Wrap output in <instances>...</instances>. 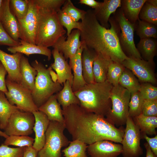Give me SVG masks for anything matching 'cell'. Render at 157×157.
I'll list each match as a JSON object with an SVG mask.
<instances>
[{"instance_id": "6da1fadb", "label": "cell", "mask_w": 157, "mask_h": 157, "mask_svg": "<svg viewBox=\"0 0 157 157\" xmlns=\"http://www.w3.org/2000/svg\"><path fill=\"white\" fill-rule=\"evenodd\" d=\"M65 129L73 140H80L87 145L107 140L121 144L125 129L117 128L105 117L72 104L62 109Z\"/></svg>"}, {"instance_id": "7a4b0ae2", "label": "cell", "mask_w": 157, "mask_h": 157, "mask_svg": "<svg viewBox=\"0 0 157 157\" xmlns=\"http://www.w3.org/2000/svg\"><path fill=\"white\" fill-rule=\"evenodd\" d=\"M81 41L87 47L122 63L128 57L123 51L113 27L107 29L97 19L93 10H88L81 20Z\"/></svg>"}, {"instance_id": "3957f363", "label": "cell", "mask_w": 157, "mask_h": 157, "mask_svg": "<svg viewBox=\"0 0 157 157\" xmlns=\"http://www.w3.org/2000/svg\"><path fill=\"white\" fill-rule=\"evenodd\" d=\"M113 87L106 80L102 83L86 84L74 93L82 108L88 112L105 117L111 109L110 95Z\"/></svg>"}, {"instance_id": "277c9868", "label": "cell", "mask_w": 157, "mask_h": 157, "mask_svg": "<svg viewBox=\"0 0 157 157\" xmlns=\"http://www.w3.org/2000/svg\"><path fill=\"white\" fill-rule=\"evenodd\" d=\"M66 33L57 12L39 8L35 44L47 48L53 47Z\"/></svg>"}, {"instance_id": "5b68a950", "label": "cell", "mask_w": 157, "mask_h": 157, "mask_svg": "<svg viewBox=\"0 0 157 157\" xmlns=\"http://www.w3.org/2000/svg\"><path fill=\"white\" fill-rule=\"evenodd\" d=\"M108 22L114 28L124 54L128 57L142 59L134 40L136 24H132L126 19L120 8L110 16Z\"/></svg>"}, {"instance_id": "8992f818", "label": "cell", "mask_w": 157, "mask_h": 157, "mask_svg": "<svg viewBox=\"0 0 157 157\" xmlns=\"http://www.w3.org/2000/svg\"><path fill=\"white\" fill-rule=\"evenodd\" d=\"M32 66L38 72L31 94L33 101L38 108L52 95L61 90L62 85L54 82L50 74V67L47 68L41 62L35 60Z\"/></svg>"}, {"instance_id": "52a82bcc", "label": "cell", "mask_w": 157, "mask_h": 157, "mask_svg": "<svg viewBox=\"0 0 157 157\" xmlns=\"http://www.w3.org/2000/svg\"><path fill=\"white\" fill-rule=\"evenodd\" d=\"M131 93L118 84L113 86L110 98L112 106L106 118L115 126L125 125L129 116V104Z\"/></svg>"}, {"instance_id": "ba28073f", "label": "cell", "mask_w": 157, "mask_h": 157, "mask_svg": "<svg viewBox=\"0 0 157 157\" xmlns=\"http://www.w3.org/2000/svg\"><path fill=\"white\" fill-rule=\"evenodd\" d=\"M64 124L50 121L45 133V142L38 151V157H61V149L68 146L69 142L65 135Z\"/></svg>"}, {"instance_id": "9c48e42d", "label": "cell", "mask_w": 157, "mask_h": 157, "mask_svg": "<svg viewBox=\"0 0 157 157\" xmlns=\"http://www.w3.org/2000/svg\"><path fill=\"white\" fill-rule=\"evenodd\" d=\"M6 83L8 91L5 94L11 105H15L23 111L33 113L38 110L33 100L31 91L20 83L7 78Z\"/></svg>"}, {"instance_id": "30bf717a", "label": "cell", "mask_w": 157, "mask_h": 157, "mask_svg": "<svg viewBox=\"0 0 157 157\" xmlns=\"http://www.w3.org/2000/svg\"><path fill=\"white\" fill-rule=\"evenodd\" d=\"M121 144L123 157H138L143 153L140 145V131L133 118L129 116Z\"/></svg>"}, {"instance_id": "8fae6325", "label": "cell", "mask_w": 157, "mask_h": 157, "mask_svg": "<svg viewBox=\"0 0 157 157\" xmlns=\"http://www.w3.org/2000/svg\"><path fill=\"white\" fill-rule=\"evenodd\" d=\"M35 122L32 113L19 110L11 116L4 132L8 136H28L33 133Z\"/></svg>"}, {"instance_id": "7c38bea8", "label": "cell", "mask_w": 157, "mask_h": 157, "mask_svg": "<svg viewBox=\"0 0 157 157\" xmlns=\"http://www.w3.org/2000/svg\"><path fill=\"white\" fill-rule=\"evenodd\" d=\"M130 70L141 81L155 84L156 79L154 69V62L146 61L142 59L128 57L122 63Z\"/></svg>"}, {"instance_id": "4fadbf2b", "label": "cell", "mask_w": 157, "mask_h": 157, "mask_svg": "<svg viewBox=\"0 0 157 157\" xmlns=\"http://www.w3.org/2000/svg\"><path fill=\"white\" fill-rule=\"evenodd\" d=\"M28 0V9L23 19L18 20L19 23L20 40L35 44L39 8L33 0Z\"/></svg>"}, {"instance_id": "5bb4252c", "label": "cell", "mask_w": 157, "mask_h": 157, "mask_svg": "<svg viewBox=\"0 0 157 157\" xmlns=\"http://www.w3.org/2000/svg\"><path fill=\"white\" fill-rule=\"evenodd\" d=\"M80 32L77 29L73 30L66 40L65 36L60 37L52 47L62 53L66 60L75 55L81 47L82 42L80 40Z\"/></svg>"}, {"instance_id": "9a60e30c", "label": "cell", "mask_w": 157, "mask_h": 157, "mask_svg": "<svg viewBox=\"0 0 157 157\" xmlns=\"http://www.w3.org/2000/svg\"><path fill=\"white\" fill-rule=\"evenodd\" d=\"M9 0H3L0 13V22L9 36L14 40L19 42L21 33L19 22L11 12Z\"/></svg>"}, {"instance_id": "2e32d148", "label": "cell", "mask_w": 157, "mask_h": 157, "mask_svg": "<svg viewBox=\"0 0 157 157\" xmlns=\"http://www.w3.org/2000/svg\"><path fill=\"white\" fill-rule=\"evenodd\" d=\"M91 157H117L122 152V145L113 142L101 140L88 145L87 150Z\"/></svg>"}, {"instance_id": "e0dca14e", "label": "cell", "mask_w": 157, "mask_h": 157, "mask_svg": "<svg viewBox=\"0 0 157 157\" xmlns=\"http://www.w3.org/2000/svg\"><path fill=\"white\" fill-rule=\"evenodd\" d=\"M22 54L18 52L10 54L0 49V62L7 71L6 78L19 83L21 80L19 63Z\"/></svg>"}, {"instance_id": "ac0fdd59", "label": "cell", "mask_w": 157, "mask_h": 157, "mask_svg": "<svg viewBox=\"0 0 157 157\" xmlns=\"http://www.w3.org/2000/svg\"><path fill=\"white\" fill-rule=\"evenodd\" d=\"M54 62L51 65L52 69L56 72L58 77V82L62 85L68 80L72 85L73 76L71 67L63 55L56 48L51 51Z\"/></svg>"}, {"instance_id": "d6986e66", "label": "cell", "mask_w": 157, "mask_h": 157, "mask_svg": "<svg viewBox=\"0 0 157 157\" xmlns=\"http://www.w3.org/2000/svg\"><path fill=\"white\" fill-rule=\"evenodd\" d=\"M35 119L33 131L35 137L32 147L38 152L44 146L45 140V133L50 121L44 113L39 110L33 113Z\"/></svg>"}, {"instance_id": "ffe728a7", "label": "cell", "mask_w": 157, "mask_h": 157, "mask_svg": "<svg viewBox=\"0 0 157 157\" xmlns=\"http://www.w3.org/2000/svg\"><path fill=\"white\" fill-rule=\"evenodd\" d=\"M121 0H104L98 8L93 10L95 17L99 24L109 29L108 20L110 15L121 7Z\"/></svg>"}, {"instance_id": "44dd1931", "label": "cell", "mask_w": 157, "mask_h": 157, "mask_svg": "<svg viewBox=\"0 0 157 157\" xmlns=\"http://www.w3.org/2000/svg\"><path fill=\"white\" fill-rule=\"evenodd\" d=\"M84 47L82 43L81 47L74 56L69 58V65L73 72V82L72 88L74 92H76L86 84L83 76L81 54Z\"/></svg>"}, {"instance_id": "7402d4cb", "label": "cell", "mask_w": 157, "mask_h": 157, "mask_svg": "<svg viewBox=\"0 0 157 157\" xmlns=\"http://www.w3.org/2000/svg\"><path fill=\"white\" fill-rule=\"evenodd\" d=\"M60 106L55 94L39 107L38 110L45 114L50 121H56L65 124L62 109Z\"/></svg>"}, {"instance_id": "603a6c76", "label": "cell", "mask_w": 157, "mask_h": 157, "mask_svg": "<svg viewBox=\"0 0 157 157\" xmlns=\"http://www.w3.org/2000/svg\"><path fill=\"white\" fill-rule=\"evenodd\" d=\"M83 45L81 57L83 77L86 84L94 83L95 82L93 71V63L97 53Z\"/></svg>"}, {"instance_id": "cb8c5ba5", "label": "cell", "mask_w": 157, "mask_h": 157, "mask_svg": "<svg viewBox=\"0 0 157 157\" xmlns=\"http://www.w3.org/2000/svg\"><path fill=\"white\" fill-rule=\"evenodd\" d=\"M20 84L31 91L33 90L38 72L30 64L28 59L22 54L20 61Z\"/></svg>"}, {"instance_id": "d4e9b609", "label": "cell", "mask_w": 157, "mask_h": 157, "mask_svg": "<svg viewBox=\"0 0 157 157\" xmlns=\"http://www.w3.org/2000/svg\"><path fill=\"white\" fill-rule=\"evenodd\" d=\"M20 45L14 47L7 48L8 51L13 54L18 52L29 56L30 55L38 54L44 55L47 57L48 60L51 58V51L47 47L37 45L20 40Z\"/></svg>"}, {"instance_id": "484cf974", "label": "cell", "mask_w": 157, "mask_h": 157, "mask_svg": "<svg viewBox=\"0 0 157 157\" xmlns=\"http://www.w3.org/2000/svg\"><path fill=\"white\" fill-rule=\"evenodd\" d=\"M147 0H121V8L126 19L132 24L139 19V15Z\"/></svg>"}, {"instance_id": "4316f807", "label": "cell", "mask_w": 157, "mask_h": 157, "mask_svg": "<svg viewBox=\"0 0 157 157\" xmlns=\"http://www.w3.org/2000/svg\"><path fill=\"white\" fill-rule=\"evenodd\" d=\"M112 62L109 58L97 53L93 61V67L95 82L102 83L106 80L108 68Z\"/></svg>"}, {"instance_id": "83f0119b", "label": "cell", "mask_w": 157, "mask_h": 157, "mask_svg": "<svg viewBox=\"0 0 157 157\" xmlns=\"http://www.w3.org/2000/svg\"><path fill=\"white\" fill-rule=\"evenodd\" d=\"M136 48L142 59L154 62V58L157 52L156 39L149 38L140 39Z\"/></svg>"}, {"instance_id": "f1b7e54d", "label": "cell", "mask_w": 157, "mask_h": 157, "mask_svg": "<svg viewBox=\"0 0 157 157\" xmlns=\"http://www.w3.org/2000/svg\"><path fill=\"white\" fill-rule=\"evenodd\" d=\"M62 89L55 94L57 100L64 109L71 105H80V101L73 91L72 85L68 80L63 83Z\"/></svg>"}, {"instance_id": "f546056e", "label": "cell", "mask_w": 157, "mask_h": 157, "mask_svg": "<svg viewBox=\"0 0 157 157\" xmlns=\"http://www.w3.org/2000/svg\"><path fill=\"white\" fill-rule=\"evenodd\" d=\"M19 110L17 106L11 105L5 93L0 91V129L4 130L12 115Z\"/></svg>"}, {"instance_id": "4dcf8cb0", "label": "cell", "mask_w": 157, "mask_h": 157, "mask_svg": "<svg viewBox=\"0 0 157 157\" xmlns=\"http://www.w3.org/2000/svg\"><path fill=\"white\" fill-rule=\"evenodd\" d=\"M140 132L146 134H156L157 127V117L147 116L142 114L133 118Z\"/></svg>"}, {"instance_id": "1f68e13d", "label": "cell", "mask_w": 157, "mask_h": 157, "mask_svg": "<svg viewBox=\"0 0 157 157\" xmlns=\"http://www.w3.org/2000/svg\"><path fill=\"white\" fill-rule=\"evenodd\" d=\"M139 18L157 26V0H147L140 10Z\"/></svg>"}, {"instance_id": "d6a6232c", "label": "cell", "mask_w": 157, "mask_h": 157, "mask_svg": "<svg viewBox=\"0 0 157 157\" xmlns=\"http://www.w3.org/2000/svg\"><path fill=\"white\" fill-rule=\"evenodd\" d=\"M119 84L131 93L139 91L140 84L134 74L125 68L119 81Z\"/></svg>"}, {"instance_id": "836d02e7", "label": "cell", "mask_w": 157, "mask_h": 157, "mask_svg": "<svg viewBox=\"0 0 157 157\" xmlns=\"http://www.w3.org/2000/svg\"><path fill=\"white\" fill-rule=\"evenodd\" d=\"M69 144L62 151L65 157H87L86 151L88 145L85 143L76 140L69 142Z\"/></svg>"}, {"instance_id": "e575fe53", "label": "cell", "mask_w": 157, "mask_h": 157, "mask_svg": "<svg viewBox=\"0 0 157 157\" xmlns=\"http://www.w3.org/2000/svg\"><path fill=\"white\" fill-rule=\"evenodd\" d=\"M135 30L140 39L157 38V26L139 19L136 23Z\"/></svg>"}, {"instance_id": "d590c367", "label": "cell", "mask_w": 157, "mask_h": 157, "mask_svg": "<svg viewBox=\"0 0 157 157\" xmlns=\"http://www.w3.org/2000/svg\"><path fill=\"white\" fill-rule=\"evenodd\" d=\"M144 99L139 91L131 93L129 104V116L132 118L142 113Z\"/></svg>"}, {"instance_id": "8d00e7d4", "label": "cell", "mask_w": 157, "mask_h": 157, "mask_svg": "<svg viewBox=\"0 0 157 157\" xmlns=\"http://www.w3.org/2000/svg\"><path fill=\"white\" fill-rule=\"evenodd\" d=\"M9 7L12 14L18 20L25 17L28 9V0H9Z\"/></svg>"}, {"instance_id": "74e56055", "label": "cell", "mask_w": 157, "mask_h": 157, "mask_svg": "<svg viewBox=\"0 0 157 157\" xmlns=\"http://www.w3.org/2000/svg\"><path fill=\"white\" fill-rule=\"evenodd\" d=\"M125 68L122 63L112 62L108 68L106 80L113 86L118 84L119 79Z\"/></svg>"}, {"instance_id": "f35d334b", "label": "cell", "mask_w": 157, "mask_h": 157, "mask_svg": "<svg viewBox=\"0 0 157 157\" xmlns=\"http://www.w3.org/2000/svg\"><path fill=\"white\" fill-rule=\"evenodd\" d=\"M57 15L61 25L67 29V37L70 34L73 30H80L81 28V22L74 20L61 9L57 12Z\"/></svg>"}, {"instance_id": "ab89813d", "label": "cell", "mask_w": 157, "mask_h": 157, "mask_svg": "<svg viewBox=\"0 0 157 157\" xmlns=\"http://www.w3.org/2000/svg\"><path fill=\"white\" fill-rule=\"evenodd\" d=\"M34 141V139L28 136L12 135L6 138L3 144L8 146L12 145L23 147L32 146Z\"/></svg>"}, {"instance_id": "60d3db41", "label": "cell", "mask_w": 157, "mask_h": 157, "mask_svg": "<svg viewBox=\"0 0 157 157\" xmlns=\"http://www.w3.org/2000/svg\"><path fill=\"white\" fill-rule=\"evenodd\" d=\"M61 9L77 22L80 19L82 20L86 13V11L75 6L70 0H66Z\"/></svg>"}, {"instance_id": "b9f144b4", "label": "cell", "mask_w": 157, "mask_h": 157, "mask_svg": "<svg viewBox=\"0 0 157 157\" xmlns=\"http://www.w3.org/2000/svg\"><path fill=\"white\" fill-rule=\"evenodd\" d=\"M40 9L53 10L58 12L61 9L66 0H33Z\"/></svg>"}, {"instance_id": "7bdbcfd3", "label": "cell", "mask_w": 157, "mask_h": 157, "mask_svg": "<svg viewBox=\"0 0 157 157\" xmlns=\"http://www.w3.org/2000/svg\"><path fill=\"white\" fill-rule=\"evenodd\" d=\"M139 91L144 99L157 100V87L151 83L140 84Z\"/></svg>"}, {"instance_id": "ee69618b", "label": "cell", "mask_w": 157, "mask_h": 157, "mask_svg": "<svg viewBox=\"0 0 157 157\" xmlns=\"http://www.w3.org/2000/svg\"><path fill=\"white\" fill-rule=\"evenodd\" d=\"M24 148H11L2 144L0 146V157H22Z\"/></svg>"}, {"instance_id": "f6af8a7d", "label": "cell", "mask_w": 157, "mask_h": 157, "mask_svg": "<svg viewBox=\"0 0 157 157\" xmlns=\"http://www.w3.org/2000/svg\"><path fill=\"white\" fill-rule=\"evenodd\" d=\"M141 114L147 116L157 117V100L144 99Z\"/></svg>"}, {"instance_id": "bcb514c9", "label": "cell", "mask_w": 157, "mask_h": 157, "mask_svg": "<svg viewBox=\"0 0 157 157\" xmlns=\"http://www.w3.org/2000/svg\"><path fill=\"white\" fill-rule=\"evenodd\" d=\"M19 45V42L14 40L9 36L0 22V45L14 47Z\"/></svg>"}, {"instance_id": "7dc6e473", "label": "cell", "mask_w": 157, "mask_h": 157, "mask_svg": "<svg viewBox=\"0 0 157 157\" xmlns=\"http://www.w3.org/2000/svg\"><path fill=\"white\" fill-rule=\"evenodd\" d=\"M7 73L6 70L0 62V91L4 93L8 91L5 79Z\"/></svg>"}, {"instance_id": "c3c4849f", "label": "cell", "mask_w": 157, "mask_h": 157, "mask_svg": "<svg viewBox=\"0 0 157 157\" xmlns=\"http://www.w3.org/2000/svg\"><path fill=\"white\" fill-rule=\"evenodd\" d=\"M142 137L146 140L153 153L157 156V135L151 138L147 134L143 133Z\"/></svg>"}, {"instance_id": "681fc988", "label": "cell", "mask_w": 157, "mask_h": 157, "mask_svg": "<svg viewBox=\"0 0 157 157\" xmlns=\"http://www.w3.org/2000/svg\"><path fill=\"white\" fill-rule=\"evenodd\" d=\"M78 3L87 5L94 9V10L98 8L102 4V2H98L94 0H80Z\"/></svg>"}, {"instance_id": "f907efd6", "label": "cell", "mask_w": 157, "mask_h": 157, "mask_svg": "<svg viewBox=\"0 0 157 157\" xmlns=\"http://www.w3.org/2000/svg\"><path fill=\"white\" fill-rule=\"evenodd\" d=\"M38 152L32 146L26 147L22 157H37Z\"/></svg>"}, {"instance_id": "816d5d0a", "label": "cell", "mask_w": 157, "mask_h": 157, "mask_svg": "<svg viewBox=\"0 0 157 157\" xmlns=\"http://www.w3.org/2000/svg\"><path fill=\"white\" fill-rule=\"evenodd\" d=\"M144 146L146 151V157H157V156L152 151L147 142L145 143L144 144Z\"/></svg>"}, {"instance_id": "f5cc1de1", "label": "cell", "mask_w": 157, "mask_h": 157, "mask_svg": "<svg viewBox=\"0 0 157 157\" xmlns=\"http://www.w3.org/2000/svg\"><path fill=\"white\" fill-rule=\"evenodd\" d=\"M0 136L4 137L5 138H6L8 136L6 135L4 132H3L0 130Z\"/></svg>"}, {"instance_id": "db71d44e", "label": "cell", "mask_w": 157, "mask_h": 157, "mask_svg": "<svg viewBox=\"0 0 157 157\" xmlns=\"http://www.w3.org/2000/svg\"><path fill=\"white\" fill-rule=\"evenodd\" d=\"M3 0H0V13L2 7Z\"/></svg>"}, {"instance_id": "11a10c76", "label": "cell", "mask_w": 157, "mask_h": 157, "mask_svg": "<svg viewBox=\"0 0 157 157\" xmlns=\"http://www.w3.org/2000/svg\"><path fill=\"white\" fill-rule=\"evenodd\" d=\"M37 157H38L37 156Z\"/></svg>"}]
</instances>
